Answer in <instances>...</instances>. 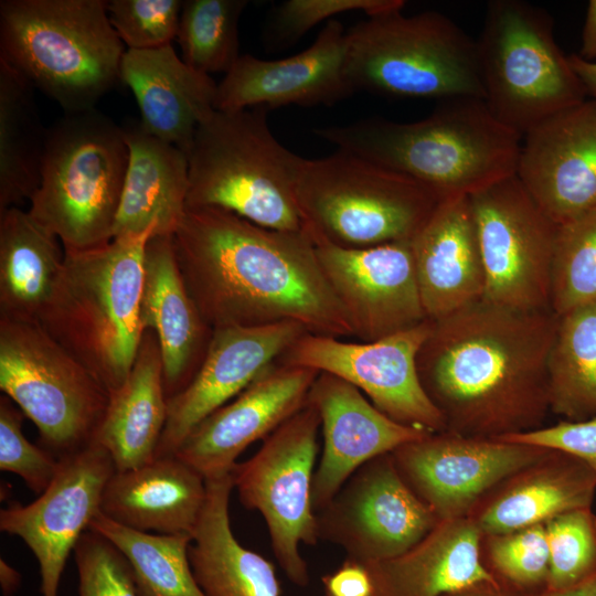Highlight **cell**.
Returning <instances> with one entry per match:
<instances>
[{
	"instance_id": "obj_17",
	"label": "cell",
	"mask_w": 596,
	"mask_h": 596,
	"mask_svg": "<svg viewBox=\"0 0 596 596\" xmlns=\"http://www.w3.org/2000/svg\"><path fill=\"white\" fill-rule=\"evenodd\" d=\"M115 471L109 453L93 441L61 459L36 500L15 501L1 510L0 530L23 540L38 561L41 596H58L66 561L100 512L104 489Z\"/></svg>"
},
{
	"instance_id": "obj_10",
	"label": "cell",
	"mask_w": 596,
	"mask_h": 596,
	"mask_svg": "<svg viewBox=\"0 0 596 596\" xmlns=\"http://www.w3.org/2000/svg\"><path fill=\"white\" fill-rule=\"evenodd\" d=\"M553 25L542 8L493 0L476 40L485 102L501 124L522 137L587 97L555 41Z\"/></svg>"
},
{
	"instance_id": "obj_19",
	"label": "cell",
	"mask_w": 596,
	"mask_h": 596,
	"mask_svg": "<svg viewBox=\"0 0 596 596\" xmlns=\"http://www.w3.org/2000/svg\"><path fill=\"white\" fill-rule=\"evenodd\" d=\"M319 373L277 360L232 402L201 421L174 456L205 480L231 472L251 444L264 440L305 406Z\"/></svg>"
},
{
	"instance_id": "obj_41",
	"label": "cell",
	"mask_w": 596,
	"mask_h": 596,
	"mask_svg": "<svg viewBox=\"0 0 596 596\" xmlns=\"http://www.w3.org/2000/svg\"><path fill=\"white\" fill-rule=\"evenodd\" d=\"M404 6L403 0H286L274 8L264 40L270 46H287L334 15L362 11L373 17L403 10Z\"/></svg>"
},
{
	"instance_id": "obj_42",
	"label": "cell",
	"mask_w": 596,
	"mask_h": 596,
	"mask_svg": "<svg viewBox=\"0 0 596 596\" xmlns=\"http://www.w3.org/2000/svg\"><path fill=\"white\" fill-rule=\"evenodd\" d=\"M183 0H109L107 13L127 50H152L177 38Z\"/></svg>"
},
{
	"instance_id": "obj_31",
	"label": "cell",
	"mask_w": 596,
	"mask_h": 596,
	"mask_svg": "<svg viewBox=\"0 0 596 596\" xmlns=\"http://www.w3.org/2000/svg\"><path fill=\"white\" fill-rule=\"evenodd\" d=\"M231 472L206 479V500L189 550L205 596H280L275 566L244 547L230 522Z\"/></svg>"
},
{
	"instance_id": "obj_38",
	"label": "cell",
	"mask_w": 596,
	"mask_h": 596,
	"mask_svg": "<svg viewBox=\"0 0 596 596\" xmlns=\"http://www.w3.org/2000/svg\"><path fill=\"white\" fill-rule=\"evenodd\" d=\"M556 225L551 308L562 316L596 301V207Z\"/></svg>"
},
{
	"instance_id": "obj_18",
	"label": "cell",
	"mask_w": 596,
	"mask_h": 596,
	"mask_svg": "<svg viewBox=\"0 0 596 596\" xmlns=\"http://www.w3.org/2000/svg\"><path fill=\"white\" fill-rule=\"evenodd\" d=\"M309 237L354 338L372 342L428 320L411 241L345 248Z\"/></svg>"
},
{
	"instance_id": "obj_20",
	"label": "cell",
	"mask_w": 596,
	"mask_h": 596,
	"mask_svg": "<svg viewBox=\"0 0 596 596\" xmlns=\"http://www.w3.org/2000/svg\"><path fill=\"white\" fill-rule=\"evenodd\" d=\"M307 330L285 321L263 327L213 329L192 381L168 398V416L156 457L172 456L206 416L238 395Z\"/></svg>"
},
{
	"instance_id": "obj_45",
	"label": "cell",
	"mask_w": 596,
	"mask_h": 596,
	"mask_svg": "<svg viewBox=\"0 0 596 596\" xmlns=\"http://www.w3.org/2000/svg\"><path fill=\"white\" fill-rule=\"evenodd\" d=\"M497 439L556 449L585 461L596 472V417L540 427Z\"/></svg>"
},
{
	"instance_id": "obj_1",
	"label": "cell",
	"mask_w": 596,
	"mask_h": 596,
	"mask_svg": "<svg viewBox=\"0 0 596 596\" xmlns=\"http://www.w3.org/2000/svg\"><path fill=\"white\" fill-rule=\"evenodd\" d=\"M171 237L185 288L212 329L292 321L311 334L354 337L305 231L193 207Z\"/></svg>"
},
{
	"instance_id": "obj_49",
	"label": "cell",
	"mask_w": 596,
	"mask_h": 596,
	"mask_svg": "<svg viewBox=\"0 0 596 596\" xmlns=\"http://www.w3.org/2000/svg\"><path fill=\"white\" fill-rule=\"evenodd\" d=\"M571 66L581 79L587 96L596 99V63L581 58L576 53L568 55Z\"/></svg>"
},
{
	"instance_id": "obj_16",
	"label": "cell",
	"mask_w": 596,
	"mask_h": 596,
	"mask_svg": "<svg viewBox=\"0 0 596 596\" xmlns=\"http://www.w3.org/2000/svg\"><path fill=\"white\" fill-rule=\"evenodd\" d=\"M550 450L444 430L404 444L391 455L404 482L441 521L468 517L491 488Z\"/></svg>"
},
{
	"instance_id": "obj_28",
	"label": "cell",
	"mask_w": 596,
	"mask_h": 596,
	"mask_svg": "<svg viewBox=\"0 0 596 596\" xmlns=\"http://www.w3.org/2000/svg\"><path fill=\"white\" fill-rule=\"evenodd\" d=\"M206 500V480L177 456L156 457L115 471L103 492L100 513L111 521L158 534L193 540Z\"/></svg>"
},
{
	"instance_id": "obj_34",
	"label": "cell",
	"mask_w": 596,
	"mask_h": 596,
	"mask_svg": "<svg viewBox=\"0 0 596 596\" xmlns=\"http://www.w3.org/2000/svg\"><path fill=\"white\" fill-rule=\"evenodd\" d=\"M33 92L0 60V212L30 200L40 183L47 128Z\"/></svg>"
},
{
	"instance_id": "obj_13",
	"label": "cell",
	"mask_w": 596,
	"mask_h": 596,
	"mask_svg": "<svg viewBox=\"0 0 596 596\" xmlns=\"http://www.w3.org/2000/svg\"><path fill=\"white\" fill-rule=\"evenodd\" d=\"M469 198L485 268L482 299L521 311H551L557 225L517 174Z\"/></svg>"
},
{
	"instance_id": "obj_11",
	"label": "cell",
	"mask_w": 596,
	"mask_h": 596,
	"mask_svg": "<svg viewBox=\"0 0 596 596\" xmlns=\"http://www.w3.org/2000/svg\"><path fill=\"white\" fill-rule=\"evenodd\" d=\"M0 389L58 459L91 445L110 394L39 323L0 317Z\"/></svg>"
},
{
	"instance_id": "obj_39",
	"label": "cell",
	"mask_w": 596,
	"mask_h": 596,
	"mask_svg": "<svg viewBox=\"0 0 596 596\" xmlns=\"http://www.w3.org/2000/svg\"><path fill=\"white\" fill-rule=\"evenodd\" d=\"M480 560L497 582L522 596H542L549 590L550 551L545 524L482 534Z\"/></svg>"
},
{
	"instance_id": "obj_24",
	"label": "cell",
	"mask_w": 596,
	"mask_h": 596,
	"mask_svg": "<svg viewBox=\"0 0 596 596\" xmlns=\"http://www.w3.org/2000/svg\"><path fill=\"white\" fill-rule=\"evenodd\" d=\"M411 245L428 320L483 298L485 268L469 195L441 199Z\"/></svg>"
},
{
	"instance_id": "obj_9",
	"label": "cell",
	"mask_w": 596,
	"mask_h": 596,
	"mask_svg": "<svg viewBox=\"0 0 596 596\" xmlns=\"http://www.w3.org/2000/svg\"><path fill=\"white\" fill-rule=\"evenodd\" d=\"M296 196L304 231L345 248L412 241L441 200L417 180L341 149L304 159Z\"/></svg>"
},
{
	"instance_id": "obj_5",
	"label": "cell",
	"mask_w": 596,
	"mask_h": 596,
	"mask_svg": "<svg viewBox=\"0 0 596 596\" xmlns=\"http://www.w3.org/2000/svg\"><path fill=\"white\" fill-rule=\"evenodd\" d=\"M126 50L106 0L0 1V60L65 113L95 108Z\"/></svg>"
},
{
	"instance_id": "obj_32",
	"label": "cell",
	"mask_w": 596,
	"mask_h": 596,
	"mask_svg": "<svg viewBox=\"0 0 596 596\" xmlns=\"http://www.w3.org/2000/svg\"><path fill=\"white\" fill-rule=\"evenodd\" d=\"M167 416L161 352L155 332L146 330L127 380L110 393L94 441L109 453L117 471L138 468L156 458Z\"/></svg>"
},
{
	"instance_id": "obj_36",
	"label": "cell",
	"mask_w": 596,
	"mask_h": 596,
	"mask_svg": "<svg viewBox=\"0 0 596 596\" xmlns=\"http://www.w3.org/2000/svg\"><path fill=\"white\" fill-rule=\"evenodd\" d=\"M109 540L130 565L139 596H205L189 558L192 538L140 532L100 512L89 525Z\"/></svg>"
},
{
	"instance_id": "obj_2",
	"label": "cell",
	"mask_w": 596,
	"mask_h": 596,
	"mask_svg": "<svg viewBox=\"0 0 596 596\" xmlns=\"http://www.w3.org/2000/svg\"><path fill=\"white\" fill-rule=\"evenodd\" d=\"M557 324L552 310L521 311L485 299L432 321L417 372L446 430L497 439L542 427Z\"/></svg>"
},
{
	"instance_id": "obj_27",
	"label": "cell",
	"mask_w": 596,
	"mask_h": 596,
	"mask_svg": "<svg viewBox=\"0 0 596 596\" xmlns=\"http://www.w3.org/2000/svg\"><path fill=\"white\" fill-rule=\"evenodd\" d=\"M120 82L136 98L142 127L188 155L198 126L215 110L217 83L184 63L172 44L126 50Z\"/></svg>"
},
{
	"instance_id": "obj_23",
	"label": "cell",
	"mask_w": 596,
	"mask_h": 596,
	"mask_svg": "<svg viewBox=\"0 0 596 596\" xmlns=\"http://www.w3.org/2000/svg\"><path fill=\"white\" fill-rule=\"evenodd\" d=\"M307 403L317 409L323 435V450L312 480L316 512L362 465L430 434L391 419L354 385L330 373L318 374Z\"/></svg>"
},
{
	"instance_id": "obj_37",
	"label": "cell",
	"mask_w": 596,
	"mask_h": 596,
	"mask_svg": "<svg viewBox=\"0 0 596 596\" xmlns=\"http://www.w3.org/2000/svg\"><path fill=\"white\" fill-rule=\"evenodd\" d=\"M246 0H183L177 41L181 58L203 74L227 73L241 56L238 23Z\"/></svg>"
},
{
	"instance_id": "obj_51",
	"label": "cell",
	"mask_w": 596,
	"mask_h": 596,
	"mask_svg": "<svg viewBox=\"0 0 596 596\" xmlns=\"http://www.w3.org/2000/svg\"><path fill=\"white\" fill-rule=\"evenodd\" d=\"M542 596H596V577L579 586L564 590L547 592Z\"/></svg>"
},
{
	"instance_id": "obj_22",
	"label": "cell",
	"mask_w": 596,
	"mask_h": 596,
	"mask_svg": "<svg viewBox=\"0 0 596 596\" xmlns=\"http://www.w3.org/2000/svg\"><path fill=\"white\" fill-rule=\"evenodd\" d=\"M517 177L560 224L596 207V99H585L522 138Z\"/></svg>"
},
{
	"instance_id": "obj_8",
	"label": "cell",
	"mask_w": 596,
	"mask_h": 596,
	"mask_svg": "<svg viewBox=\"0 0 596 596\" xmlns=\"http://www.w3.org/2000/svg\"><path fill=\"white\" fill-rule=\"evenodd\" d=\"M345 71L355 91L383 96L485 99L476 40L436 11L368 17L345 33Z\"/></svg>"
},
{
	"instance_id": "obj_47",
	"label": "cell",
	"mask_w": 596,
	"mask_h": 596,
	"mask_svg": "<svg viewBox=\"0 0 596 596\" xmlns=\"http://www.w3.org/2000/svg\"><path fill=\"white\" fill-rule=\"evenodd\" d=\"M576 54L585 61L596 63V0H590L587 4L581 49Z\"/></svg>"
},
{
	"instance_id": "obj_7",
	"label": "cell",
	"mask_w": 596,
	"mask_h": 596,
	"mask_svg": "<svg viewBox=\"0 0 596 596\" xmlns=\"http://www.w3.org/2000/svg\"><path fill=\"white\" fill-rule=\"evenodd\" d=\"M128 156L121 126L96 108L65 113L47 128L28 211L65 252L113 240Z\"/></svg>"
},
{
	"instance_id": "obj_35",
	"label": "cell",
	"mask_w": 596,
	"mask_h": 596,
	"mask_svg": "<svg viewBox=\"0 0 596 596\" xmlns=\"http://www.w3.org/2000/svg\"><path fill=\"white\" fill-rule=\"evenodd\" d=\"M547 377L550 412L570 422L596 417V301L558 316Z\"/></svg>"
},
{
	"instance_id": "obj_30",
	"label": "cell",
	"mask_w": 596,
	"mask_h": 596,
	"mask_svg": "<svg viewBox=\"0 0 596 596\" xmlns=\"http://www.w3.org/2000/svg\"><path fill=\"white\" fill-rule=\"evenodd\" d=\"M481 532L468 517L441 520L403 554L363 564L373 596H443L494 579L480 560Z\"/></svg>"
},
{
	"instance_id": "obj_43",
	"label": "cell",
	"mask_w": 596,
	"mask_h": 596,
	"mask_svg": "<svg viewBox=\"0 0 596 596\" xmlns=\"http://www.w3.org/2000/svg\"><path fill=\"white\" fill-rule=\"evenodd\" d=\"M73 552L79 596H139L129 563L105 536L88 529Z\"/></svg>"
},
{
	"instance_id": "obj_44",
	"label": "cell",
	"mask_w": 596,
	"mask_h": 596,
	"mask_svg": "<svg viewBox=\"0 0 596 596\" xmlns=\"http://www.w3.org/2000/svg\"><path fill=\"white\" fill-rule=\"evenodd\" d=\"M23 416L7 395H1L0 469L18 475L33 492L41 494L54 479L61 459L26 439Z\"/></svg>"
},
{
	"instance_id": "obj_50",
	"label": "cell",
	"mask_w": 596,
	"mask_h": 596,
	"mask_svg": "<svg viewBox=\"0 0 596 596\" xmlns=\"http://www.w3.org/2000/svg\"><path fill=\"white\" fill-rule=\"evenodd\" d=\"M22 582V576L18 570L11 566L2 557L0 558V586L3 596H13Z\"/></svg>"
},
{
	"instance_id": "obj_21",
	"label": "cell",
	"mask_w": 596,
	"mask_h": 596,
	"mask_svg": "<svg viewBox=\"0 0 596 596\" xmlns=\"http://www.w3.org/2000/svg\"><path fill=\"white\" fill-rule=\"evenodd\" d=\"M345 33L328 21L302 52L279 60L244 54L217 83L214 108L268 110L287 105H332L354 93L345 71Z\"/></svg>"
},
{
	"instance_id": "obj_15",
	"label": "cell",
	"mask_w": 596,
	"mask_h": 596,
	"mask_svg": "<svg viewBox=\"0 0 596 596\" xmlns=\"http://www.w3.org/2000/svg\"><path fill=\"white\" fill-rule=\"evenodd\" d=\"M432 321L372 341L302 334L278 361L333 374L360 390L391 419L439 433L445 421L422 387L416 358Z\"/></svg>"
},
{
	"instance_id": "obj_29",
	"label": "cell",
	"mask_w": 596,
	"mask_h": 596,
	"mask_svg": "<svg viewBox=\"0 0 596 596\" xmlns=\"http://www.w3.org/2000/svg\"><path fill=\"white\" fill-rule=\"evenodd\" d=\"M121 128L129 156L113 238L151 227L172 235L187 210L188 156L140 121L128 120Z\"/></svg>"
},
{
	"instance_id": "obj_12",
	"label": "cell",
	"mask_w": 596,
	"mask_h": 596,
	"mask_svg": "<svg viewBox=\"0 0 596 596\" xmlns=\"http://www.w3.org/2000/svg\"><path fill=\"white\" fill-rule=\"evenodd\" d=\"M320 424L317 409L306 403L231 470L241 503L263 515L280 568L300 587L310 576L299 547L319 541L311 493Z\"/></svg>"
},
{
	"instance_id": "obj_46",
	"label": "cell",
	"mask_w": 596,
	"mask_h": 596,
	"mask_svg": "<svg viewBox=\"0 0 596 596\" xmlns=\"http://www.w3.org/2000/svg\"><path fill=\"white\" fill-rule=\"evenodd\" d=\"M324 596H373V584L366 567L345 561L333 572L322 576Z\"/></svg>"
},
{
	"instance_id": "obj_4",
	"label": "cell",
	"mask_w": 596,
	"mask_h": 596,
	"mask_svg": "<svg viewBox=\"0 0 596 596\" xmlns=\"http://www.w3.org/2000/svg\"><path fill=\"white\" fill-rule=\"evenodd\" d=\"M157 228L65 252L62 274L39 324L110 393L127 380L145 330L143 257Z\"/></svg>"
},
{
	"instance_id": "obj_26",
	"label": "cell",
	"mask_w": 596,
	"mask_h": 596,
	"mask_svg": "<svg viewBox=\"0 0 596 596\" xmlns=\"http://www.w3.org/2000/svg\"><path fill=\"white\" fill-rule=\"evenodd\" d=\"M595 492L596 472L585 461L551 449L491 488L468 518L481 534L508 533L592 508Z\"/></svg>"
},
{
	"instance_id": "obj_14",
	"label": "cell",
	"mask_w": 596,
	"mask_h": 596,
	"mask_svg": "<svg viewBox=\"0 0 596 596\" xmlns=\"http://www.w3.org/2000/svg\"><path fill=\"white\" fill-rule=\"evenodd\" d=\"M316 521L319 540L341 546L348 560L370 564L408 551L439 519L404 482L389 453L353 472Z\"/></svg>"
},
{
	"instance_id": "obj_40",
	"label": "cell",
	"mask_w": 596,
	"mask_h": 596,
	"mask_svg": "<svg viewBox=\"0 0 596 596\" xmlns=\"http://www.w3.org/2000/svg\"><path fill=\"white\" fill-rule=\"evenodd\" d=\"M550 551L549 590L573 588L596 577V514L592 508L545 523Z\"/></svg>"
},
{
	"instance_id": "obj_25",
	"label": "cell",
	"mask_w": 596,
	"mask_h": 596,
	"mask_svg": "<svg viewBox=\"0 0 596 596\" xmlns=\"http://www.w3.org/2000/svg\"><path fill=\"white\" fill-rule=\"evenodd\" d=\"M140 318L143 330L153 331L158 339L164 393L170 398L196 374L213 333L185 288L171 235L153 234L147 242Z\"/></svg>"
},
{
	"instance_id": "obj_3",
	"label": "cell",
	"mask_w": 596,
	"mask_h": 596,
	"mask_svg": "<svg viewBox=\"0 0 596 596\" xmlns=\"http://www.w3.org/2000/svg\"><path fill=\"white\" fill-rule=\"evenodd\" d=\"M313 132L337 149L417 180L440 199L470 195L514 175L523 138L473 97L443 100L414 123L365 119Z\"/></svg>"
},
{
	"instance_id": "obj_33",
	"label": "cell",
	"mask_w": 596,
	"mask_h": 596,
	"mask_svg": "<svg viewBox=\"0 0 596 596\" xmlns=\"http://www.w3.org/2000/svg\"><path fill=\"white\" fill-rule=\"evenodd\" d=\"M64 264L57 236L29 211L0 212V317L39 323L52 301Z\"/></svg>"
},
{
	"instance_id": "obj_6",
	"label": "cell",
	"mask_w": 596,
	"mask_h": 596,
	"mask_svg": "<svg viewBox=\"0 0 596 596\" xmlns=\"http://www.w3.org/2000/svg\"><path fill=\"white\" fill-rule=\"evenodd\" d=\"M267 113L215 109L200 123L187 155V209L217 207L266 228L304 231L296 188L305 158L275 138Z\"/></svg>"
},
{
	"instance_id": "obj_48",
	"label": "cell",
	"mask_w": 596,
	"mask_h": 596,
	"mask_svg": "<svg viewBox=\"0 0 596 596\" xmlns=\"http://www.w3.org/2000/svg\"><path fill=\"white\" fill-rule=\"evenodd\" d=\"M443 596H522L496 579L481 581Z\"/></svg>"
}]
</instances>
